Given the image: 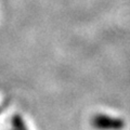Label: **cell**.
I'll use <instances>...</instances> for the list:
<instances>
[{
	"mask_svg": "<svg viewBox=\"0 0 130 130\" xmlns=\"http://www.w3.org/2000/svg\"><path fill=\"white\" fill-rule=\"evenodd\" d=\"M3 107H5V106H2V107H0V114H1V112H2V109H3Z\"/></svg>",
	"mask_w": 130,
	"mask_h": 130,
	"instance_id": "3957f363",
	"label": "cell"
},
{
	"mask_svg": "<svg viewBox=\"0 0 130 130\" xmlns=\"http://www.w3.org/2000/svg\"><path fill=\"white\" fill-rule=\"evenodd\" d=\"M92 128L95 130H123L126 127L125 119L107 114H96L90 119Z\"/></svg>",
	"mask_w": 130,
	"mask_h": 130,
	"instance_id": "6da1fadb",
	"label": "cell"
},
{
	"mask_svg": "<svg viewBox=\"0 0 130 130\" xmlns=\"http://www.w3.org/2000/svg\"><path fill=\"white\" fill-rule=\"evenodd\" d=\"M11 130H28V127L21 115H14L11 119Z\"/></svg>",
	"mask_w": 130,
	"mask_h": 130,
	"instance_id": "7a4b0ae2",
	"label": "cell"
}]
</instances>
